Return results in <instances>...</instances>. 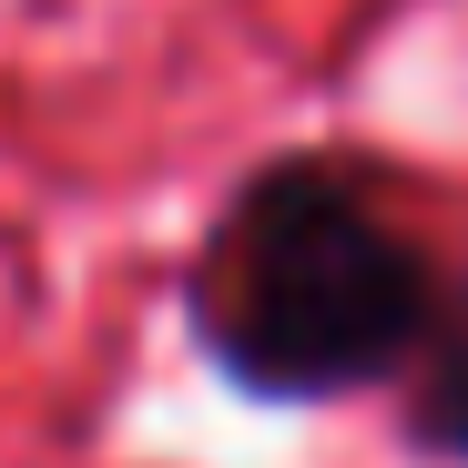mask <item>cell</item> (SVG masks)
Here are the masks:
<instances>
[{
    "label": "cell",
    "instance_id": "6da1fadb",
    "mask_svg": "<svg viewBox=\"0 0 468 468\" xmlns=\"http://www.w3.org/2000/svg\"><path fill=\"white\" fill-rule=\"evenodd\" d=\"M438 255L356 153H275L234 184L184 265L194 356L265 408L408 387L438 326Z\"/></svg>",
    "mask_w": 468,
    "mask_h": 468
},
{
    "label": "cell",
    "instance_id": "7a4b0ae2",
    "mask_svg": "<svg viewBox=\"0 0 468 468\" xmlns=\"http://www.w3.org/2000/svg\"><path fill=\"white\" fill-rule=\"evenodd\" d=\"M408 448L468 468V265L448 275L438 326H428V346L408 367Z\"/></svg>",
    "mask_w": 468,
    "mask_h": 468
}]
</instances>
